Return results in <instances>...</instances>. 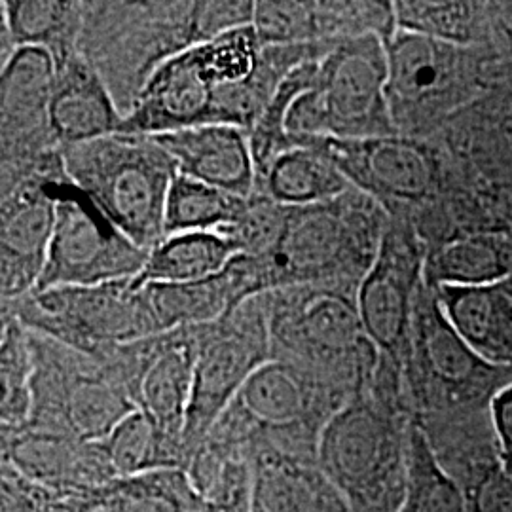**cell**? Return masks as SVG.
<instances>
[{
	"label": "cell",
	"mask_w": 512,
	"mask_h": 512,
	"mask_svg": "<svg viewBox=\"0 0 512 512\" xmlns=\"http://www.w3.org/2000/svg\"><path fill=\"white\" fill-rule=\"evenodd\" d=\"M253 0L84 2L78 50L105 80L124 118L167 59L253 25Z\"/></svg>",
	"instance_id": "1"
},
{
	"label": "cell",
	"mask_w": 512,
	"mask_h": 512,
	"mask_svg": "<svg viewBox=\"0 0 512 512\" xmlns=\"http://www.w3.org/2000/svg\"><path fill=\"white\" fill-rule=\"evenodd\" d=\"M490 420L503 463L512 469V384L495 393L490 403Z\"/></svg>",
	"instance_id": "36"
},
{
	"label": "cell",
	"mask_w": 512,
	"mask_h": 512,
	"mask_svg": "<svg viewBox=\"0 0 512 512\" xmlns=\"http://www.w3.org/2000/svg\"><path fill=\"white\" fill-rule=\"evenodd\" d=\"M63 152L0 198V296L14 302L35 293L54 236L55 200L48 179L63 167Z\"/></svg>",
	"instance_id": "17"
},
{
	"label": "cell",
	"mask_w": 512,
	"mask_h": 512,
	"mask_svg": "<svg viewBox=\"0 0 512 512\" xmlns=\"http://www.w3.org/2000/svg\"><path fill=\"white\" fill-rule=\"evenodd\" d=\"M351 188L315 137H291V147L279 152L258 177L255 192L287 207H310L332 202Z\"/></svg>",
	"instance_id": "24"
},
{
	"label": "cell",
	"mask_w": 512,
	"mask_h": 512,
	"mask_svg": "<svg viewBox=\"0 0 512 512\" xmlns=\"http://www.w3.org/2000/svg\"><path fill=\"white\" fill-rule=\"evenodd\" d=\"M408 490L404 511L467 512V497L435 458L420 427L410 421L406 435Z\"/></svg>",
	"instance_id": "32"
},
{
	"label": "cell",
	"mask_w": 512,
	"mask_h": 512,
	"mask_svg": "<svg viewBox=\"0 0 512 512\" xmlns=\"http://www.w3.org/2000/svg\"><path fill=\"white\" fill-rule=\"evenodd\" d=\"M270 359V323L262 294L220 321L198 327V359L184 427V467L241 387Z\"/></svg>",
	"instance_id": "12"
},
{
	"label": "cell",
	"mask_w": 512,
	"mask_h": 512,
	"mask_svg": "<svg viewBox=\"0 0 512 512\" xmlns=\"http://www.w3.org/2000/svg\"><path fill=\"white\" fill-rule=\"evenodd\" d=\"M198 359V327L165 332L164 348L148 366L139 410L152 423L171 469H184V427Z\"/></svg>",
	"instance_id": "18"
},
{
	"label": "cell",
	"mask_w": 512,
	"mask_h": 512,
	"mask_svg": "<svg viewBox=\"0 0 512 512\" xmlns=\"http://www.w3.org/2000/svg\"><path fill=\"white\" fill-rule=\"evenodd\" d=\"M429 442L440 467L452 476L463 494L505 465L490 420V408L444 420L416 423Z\"/></svg>",
	"instance_id": "25"
},
{
	"label": "cell",
	"mask_w": 512,
	"mask_h": 512,
	"mask_svg": "<svg viewBox=\"0 0 512 512\" xmlns=\"http://www.w3.org/2000/svg\"><path fill=\"white\" fill-rule=\"evenodd\" d=\"M143 289L147 291L162 334L211 325L251 300L238 256L222 274L211 279L184 285H147Z\"/></svg>",
	"instance_id": "26"
},
{
	"label": "cell",
	"mask_w": 512,
	"mask_h": 512,
	"mask_svg": "<svg viewBox=\"0 0 512 512\" xmlns=\"http://www.w3.org/2000/svg\"><path fill=\"white\" fill-rule=\"evenodd\" d=\"M410 421L399 376L378 370L327 423L317 465L344 495L349 512H403Z\"/></svg>",
	"instance_id": "3"
},
{
	"label": "cell",
	"mask_w": 512,
	"mask_h": 512,
	"mask_svg": "<svg viewBox=\"0 0 512 512\" xmlns=\"http://www.w3.org/2000/svg\"><path fill=\"white\" fill-rule=\"evenodd\" d=\"M202 512H238V511H230V509H224V507H217V505H209V503H205V507H203Z\"/></svg>",
	"instance_id": "37"
},
{
	"label": "cell",
	"mask_w": 512,
	"mask_h": 512,
	"mask_svg": "<svg viewBox=\"0 0 512 512\" xmlns=\"http://www.w3.org/2000/svg\"><path fill=\"white\" fill-rule=\"evenodd\" d=\"M203 507L184 469H158L61 495V512H202Z\"/></svg>",
	"instance_id": "23"
},
{
	"label": "cell",
	"mask_w": 512,
	"mask_h": 512,
	"mask_svg": "<svg viewBox=\"0 0 512 512\" xmlns=\"http://www.w3.org/2000/svg\"><path fill=\"white\" fill-rule=\"evenodd\" d=\"M253 463L251 512H349L340 490L317 463L274 450L249 452Z\"/></svg>",
	"instance_id": "21"
},
{
	"label": "cell",
	"mask_w": 512,
	"mask_h": 512,
	"mask_svg": "<svg viewBox=\"0 0 512 512\" xmlns=\"http://www.w3.org/2000/svg\"><path fill=\"white\" fill-rule=\"evenodd\" d=\"M31 346L33 404L21 431L99 442L139 410L97 359L35 332H31Z\"/></svg>",
	"instance_id": "9"
},
{
	"label": "cell",
	"mask_w": 512,
	"mask_h": 512,
	"mask_svg": "<svg viewBox=\"0 0 512 512\" xmlns=\"http://www.w3.org/2000/svg\"><path fill=\"white\" fill-rule=\"evenodd\" d=\"M378 35L338 42L319 65L315 88L294 101L287 133L294 139H372L401 135L395 126L387 82V46Z\"/></svg>",
	"instance_id": "8"
},
{
	"label": "cell",
	"mask_w": 512,
	"mask_h": 512,
	"mask_svg": "<svg viewBox=\"0 0 512 512\" xmlns=\"http://www.w3.org/2000/svg\"><path fill=\"white\" fill-rule=\"evenodd\" d=\"M54 59L50 126L61 150L120 133L124 114L92 63L80 50Z\"/></svg>",
	"instance_id": "19"
},
{
	"label": "cell",
	"mask_w": 512,
	"mask_h": 512,
	"mask_svg": "<svg viewBox=\"0 0 512 512\" xmlns=\"http://www.w3.org/2000/svg\"><path fill=\"white\" fill-rule=\"evenodd\" d=\"M467 497V512H512V469L497 467Z\"/></svg>",
	"instance_id": "35"
},
{
	"label": "cell",
	"mask_w": 512,
	"mask_h": 512,
	"mask_svg": "<svg viewBox=\"0 0 512 512\" xmlns=\"http://www.w3.org/2000/svg\"><path fill=\"white\" fill-rule=\"evenodd\" d=\"M406 410L414 423L488 410L512 370L486 363L452 327L425 283L414 304L401 359Z\"/></svg>",
	"instance_id": "5"
},
{
	"label": "cell",
	"mask_w": 512,
	"mask_h": 512,
	"mask_svg": "<svg viewBox=\"0 0 512 512\" xmlns=\"http://www.w3.org/2000/svg\"><path fill=\"white\" fill-rule=\"evenodd\" d=\"M118 478L171 469L162 442L141 410L120 421L107 439L101 440Z\"/></svg>",
	"instance_id": "34"
},
{
	"label": "cell",
	"mask_w": 512,
	"mask_h": 512,
	"mask_svg": "<svg viewBox=\"0 0 512 512\" xmlns=\"http://www.w3.org/2000/svg\"><path fill=\"white\" fill-rule=\"evenodd\" d=\"M387 224L384 207L355 186L332 202L291 207L270 253L238 255L249 296L304 285L357 291L376 260Z\"/></svg>",
	"instance_id": "2"
},
{
	"label": "cell",
	"mask_w": 512,
	"mask_h": 512,
	"mask_svg": "<svg viewBox=\"0 0 512 512\" xmlns=\"http://www.w3.org/2000/svg\"><path fill=\"white\" fill-rule=\"evenodd\" d=\"M397 29L461 46L475 37L480 4L475 2H393Z\"/></svg>",
	"instance_id": "33"
},
{
	"label": "cell",
	"mask_w": 512,
	"mask_h": 512,
	"mask_svg": "<svg viewBox=\"0 0 512 512\" xmlns=\"http://www.w3.org/2000/svg\"><path fill=\"white\" fill-rule=\"evenodd\" d=\"M260 52L255 29L247 25L173 55L150 76L120 133L164 135L215 124L220 88L245 82Z\"/></svg>",
	"instance_id": "7"
},
{
	"label": "cell",
	"mask_w": 512,
	"mask_h": 512,
	"mask_svg": "<svg viewBox=\"0 0 512 512\" xmlns=\"http://www.w3.org/2000/svg\"><path fill=\"white\" fill-rule=\"evenodd\" d=\"M238 256L234 243L220 232H184L162 239L147 256L135 289L147 285L198 283L222 274Z\"/></svg>",
	"instance_id": "28"
},
{
	"label": "cell",
	"mask_w": 512,
	"mask_h": 512,
	"mask_svg": "<svg viewBox=\"0 0 512 512\" xmlns=\"http://www.w3.org/2000/svg\"><path fill=\"white\" fill-rule=\"evenodd\" d=\"M427 247L412 217H389L378 255L357 289V308L370 342L401 365L414 304L423 285Z\"/></svg>",
	"instance_id": "15"
},
{
	"label": "cell",
	"mask_w": 512,
	"mask_h": 512,
	"mask_svg": "<svg viewBox=\"0 0 512 512\" xmlns=\"http://www.w3.org/2000/svg\"><path fill=\"white\" fill-rule=\"evenodd\" d=\"M315 141L349 183L380 203L389 217H412V209L433 202L439 194L437 152L418 137Z\"/></svg>",
	"instance_id": "14"
},
{
	"label": "cell",
	"mask_w": 512,
	"mask_h": 512,
	"mask_svg": "<svg viewBox=\"0 0 512 512\" xmlns=\"http://www.w3.org/2000/svg\"><path fill=\"white\" fill-rule=\"evenodd\" d=\"M512 277V245L499 234L454 236L427 249L423 283L437 287H482Z\"/></svg>",
	"instance_id": "27"
},
{
	"label": "cell",
	"mask_w": 512,
	"mask_h": 512,
	"mask_svg": "<svg viewBox=\"0 0 512 512\" xmlns=\"http://www.w3.org/2000/svg\"><path fill=\"white\" fill-rule=\"evenodd\" d=\"M33 346L31 332L16 317L2 313L0 384H2V433L21 431L33 404Z\"/></svg>",
	"instance_id": "31"
},
{
	"label": "cell",
	"mask_w": 512,
	"mask_h": 512,
	"mask_svg": "<svg viewBox=\"0 0 512 512\" xmlns=\"http://www.w3.org/2000/svg\"><path fill=\"white\" fill-rule=\"evenodd\" d=\"M387 95L401 135L416 133L452 109L463 93L465 63L461 46L397 29L385 42Z\"/></svg>",
	"instance_id": "16"
},
{
	"label": "cell",
	"mask_w": 512,
	"mask_h": 512,
	"mask_svg": "<svg viewBox=\"0 0 512 512\" xmlns=\"http://www.w3.org/2000/svg\"><path fill=\"white\" fill-rule=\"evenodd\" d=\"M48 184L55 200L54 236L37 291L93 287L137 277L147 262V251L107 219L67 177L65 165L50 175Z\"/></svg>",
	"instance_id": "11"
},
{
	"label": "cell",
	"mask_w": 512,
	"mask_h": 512,
	"mask_svg": "<svg viewBox=\"0 0 512 512\" xmlns=\"http://www.w3.org/2000/svg\"><path fill=\"white\" fill-rule=\"evenodd\" d=\"M55 59L44 48L21 46L0 71L2 194L37 173L59 152L50 126Z\"/></svg>",
	"instance_id": "13"
},
{
	"label": "cell",
	"mask_w": 512,
	"mask_h": 512,
	"mask_svg": "<svg viewBox=\"0 0 512 512\" xmlns=\"http://www.w3.org/2000/svg\"><path fill=\"white\" fill-rule=\"evenodd\" d=\"M403 512H408V511H404V509H403Z\"/></svg>",
	"instance_id": "38"
},
{
	"label": "cell",
	"mask_w": 512,
	"mask_h": 512,
	"mask_svg": "<svg viewBox=\"0 0 512 512\" xmlns=\"http://www.w3.org/2000/svg\"><path fill=\"white\" fill-rule=\"evenodd\" d=\"M152 137L171 156L177 173L241 198L255 194V160L247 129L207 124Z\"/></svg>",
	"instance_id": "20"
},
{
	"label": "cell",
	"mask_w": 512,
	"mask_h": 512,
	"mask_svg": "<svg viewBox=\"0 0 512 512\" xmlns=\"http://www.w3.org/2000/svg\"><path fill=\"white\" fill-rule=\"evenodd\" d=\"M0 29L14 50L37 46L54 57L78 50L84 23V2L2 0Z\"/></svg>",
	"instance_id": "29"
},
{
	"label": "cell",
	"mask_w": 512,
	"mask_h": 512,
	"mask_svg": "<svg viewBox=\"0 0 512 512\" xmlns=\"http://www.w3.org/2000/svg\"><path fill=\"white\" fill-rule=\"evenodd\" d=\"M433 291L459 336L486 363L512 370V277L494 285Z\"/></svg>",
	"instance_id": "22"
},
{
	"label": "cell",
	"mask_w": 512,
	"mask_h": 512,
	"mask_svg": "<svg viewBox=\"0 0 512 512\" xmlns=\"http://www.w3.org/2000/svg\"><path fill=\"white\" fill-rule=\"evenodd\" d=\"M249 198L177 173L165 202V238L184 232H217L243 215Z\"/></svg>",
	"instance_id": "30"
},
{
	"label": "cell",
	"mask_w": 512,
	"mask_h": 512,
	"mask_svg": "<svg viewBox=\"0 0 512 512\" xmlns=\"http://www.w3.org/2000/svg\"><path fill=\"white\" fill-rule=\"evenodd\" d=\"M272 359L300 366L357 397L370 384L380 351L366 336L357 291L304 285L262 294Z\"/></svg>",
	"instance_id": "4"
},
{
	"label": "cell",
	"mask_w": 512,
	"mask_h": 512,
	"mask_svg": "<svg viewBox=\"0 0 512 512\" xmlns=\"http://www.w3.org/2000/svg\"><path fill=\"white\" fill-rule=\"evenodd\" d=\"M67 177L133 243L165 239V202L177 167L152 135L114 133L61 150Z\"/></svg>",
	"instance_id": "6"
},
{
	"label": "cell",
	"mask_w": 512,
	"mask_h": 512,
	"mask_svg": "<svg viewBox=\"0 0 512 512\" xmlns=\"http://www.w3.org/2000/svg\"><path fill=\"white\" fill-rule=\"evenodd\" d=\"M0 308L25 329L90 357L162 334L147 291L135 289L131 279L37 291Z\"/></svg>",
	"instance_id": "10"
}]
</instances>
